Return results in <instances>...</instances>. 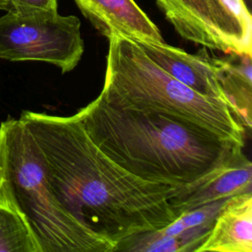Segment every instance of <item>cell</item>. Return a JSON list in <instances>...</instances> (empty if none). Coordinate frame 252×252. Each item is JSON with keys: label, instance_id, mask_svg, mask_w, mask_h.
Segmentation results:
<instances>
[{"label": "cell", "instance_id": "6da1fadb", "mask_svg": "<svg viewBox=\"0 0 252 252\" xmlns=\"http://www.w3.org/2000/svg\"><path fill=\"white\" fill-rule=\"evenodd\" d=\"M20 120L37 144L48 181L64 209L115 246L162 228L179 216L170 204L176 185L146 181L118 165L94 143L75 114L25 110Z\"/></svg>", "mask_w": 252, "mask_h": 252}, {"label": "cell", "instance_id": "7a4b0ae2", "mask_svg": "<svg viewBox=\"0 0 252 252\" xmlns=\"http://www.w3.org/2000/svg\"><path fill=\"white\" fill-rule=\"evenodd\" d=\"M75 115L108 158L151 182L191 183L244 147L190 121L111 102L100 95Z\"/></svg>", "mask_w": 252, "mask_h": 252}, {"label": "cell", "instance_id": "3957f363", "mask_svg": "<svg viewBox=\"0 0 252 252\" xmlns=\"http://www.w3.org/2000/svg\"><path fill=\"white\" fill-rule=\"evenodd\" d=\"M0 204L25 219L39 252L115 251V244L85 227L61 205L41 152L20 118L0 124Z\"/></svg>", "mask_w": 252, "mask_h": 252}, {"label": "cell", "instance_id": "277c9868", "mask_svg": "<svg viewBox=\"0 0 252 252\" xmlns=\"http://www.w3.org/2000/svg\"><path fill=\"white\" fill-rule=\"evenodd\" d=\"M99 95L122 105L163 112L244 144L246 132L227 104L200 95L171 77L126 36L108 37Z\"/></svg>", "mask_w": 252, "mask_h": 252}, {"label": "cell", "instance_id": "5b68a950", "mask_svg": "<svg viewBox=\"0 0 252 252\" xmlns=\"http://www.w3.org/2000/svg\"><path fill=\"white\" fill-rule=\"evenodd\" d=\"M84 53L81 22L56 11L11 9L0 17V59L40 61L72 71Z\"/></svg>", "mask_w": 252, "mask_h": 252}, {"label": "cell", "instance_id": "8992f818", "mask_svg": "<svg viewBox=\"0 0 252 252\" xmlns=\"http://www.w3.org/2000/svg\"><path fill=\"white\" fill-rule=\"evenodd\" d=\"M176 32L202 47L252 55V17L243 0H156Z\"/></svg>", "mask_w": 252, "mask_h": 252}, {"label": "cell", "instance_id": "52a82bcc", "mask_svg": "<svg viewBox=\"0 0 252 252\" xmlns=\"http://www.w3.org/2000/svg\"><path fill=\"white\" fill-rule=\"evenodd\" d=\"M241 193H252V163L243 151L195 181L176 185L170 204L180 215L184 211Z\"/></svg>", "mask_w": 252, "mask_h": 252}, {"label": "cell", "instance_id": "ba28073f", "mask_svg": "<svg viewBox=\"0 0 252 252\" xmlns=\"http://www.w3.org/2000/svg\"><path fill=\"white\" fill-rule=\"evenodd\" d=\"M135 41L151 60L171 77L200 95L219 99L227 104L217 77L212 55L207 48L202 47L197 53L190 54L165 41Z\"/></svg>", "mask_w": 252, "mask_h": 252}, {"label": "cell", "instance_id": "9c48e42d", "mask_svg": "<svg viewBox=\"0 0 252 252\" xmlns=\"http://www.w3.org/2000/svg\"><path fill=\"white\" fill-rule=\"evenodd\" d=\"M82 14L105 37L120 34L134 40L164 41L158 28L134 0H74Z\"/></svg>", "mask_w": 252, "mask_h": 252}, {"label": "cell", "instance_id": "30bf717a", "mask_svg": "<svg viewBox=\"0 0 252 252\" xmlns=\"http://www.w3.org/2000/svg\"><path fill=\"white\" fill-rule=\"evenodd\" d=\"M252 252V193L227 199L196 252Z\"/></svg>", "mask_w": 252, "mask_h": 252}, {"label": "cell", "instance_id": "8fae6325", "mask_svg": "<svg viewBox=\"0 0 252 252\" xmlns=\"http://www.w3.org/2000/svg\"><path fill=\"white\" fill-rule=\"evenodd\" d=\"M224 54L212 56L213 64L226 103L247 133L252 126V55Z\"/></svg>", "mask_w": 252, "mask_h": 252}, {"label": "cell", "instance_id": "7c38bea8", "mask_svg": "<svg viewBox=\"0 0 252 252\" xmlns=\"http://www.w3.org/2000/svg\"><path fill=\"white\" fill-rule=\"evenodd\" d=\"M0 252H39L25 219L2 204H0Z\"/></svg>", "mask_w": 252, "mask_h": 252}, {"label": "cell", "instance_id": "4fadbf2b", "mask_svg": "<svg viewBox=\"0 0 252 252\" xmlns=\"http://www.w3.org/2000/svg\"><path fill=\"white\" fill-rule=\"evenodd\" d=\"M9 2L11 9H41L56 11L58 0H9Z\"/></svg>", "mask_w": 252, "mask_h": 252}, {"label": "cell", "instance_id": "5bb4252c", "mask_svg": "<svg viewBox=\"0 0 252 252\" xmlns=\"http://www.w3.org/2000/svg\"><path fill=\"white\" fill-rule=\"evenodd\" d=\"M11 9V5L9 0H0V10L3 11H9Z\"/></svg>", "mask_w": 252, "mask_h": 252}]
</instances>
